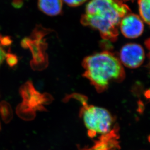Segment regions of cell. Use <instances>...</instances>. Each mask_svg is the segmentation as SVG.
<instances>
[{
	"mask_svg": "<svg viewBox=\"0 0 150 150\" xmlns=\"http://www.w3.org/2000/svg\"><path fill=\"white\" fill-rule=\"evenodd\" d=\"M129 13L130 9L121 0H91L81 23L98 30L103 39L115 41L121 20Z\"/></svg>",
	"mask_w": 150,
	"mask_h": 150,
	"instance_id": "1",
	"label": "cell"
},
{
	"mask_svg": "<svg viewBox=\"0 0 150 150\" xmlns=\"http://www.w3.org/2000/svg\"><path fill=\"white\" fill-rule=\"evenodd\" d=\"M83 76L98 91L108 88L113 81H120L125 77L122 63L111 52L107 51L89 55L83 59Z\"/></svg>",
	"mask_w": 150,
	"mask_h": 150,
	"instance_id": "2",
	"label": "cell"
},
{
	"mask_svg": "<svg viewBox=\"0 0 150 150\" xmlns=\"http://www.w3.org/2000/svg\"><path fill=\"white\" fill-rule=\"evenodd\" d=\"M50 32V30L38 26L32 33L29 38L22 40L21 46L30 49L33 55L31 65L34 70H42L47 67L48 60L45 51L47 44L44 37Z\"/></svg>",
	"mask_w": 150,
	"mask_h": 150,
	"instance_id": "3",
	"label": "cell"
},
{
	"mask_svg": "<svg viewBox=\"0 0 150 150\" xmlns=\"http://www.w3.org/2000/svg\"><path fill=\"white\" fill-rule=\"evenodd\" d=\"M82 116L85 126L92 136L96 133L108 134L110 132L113 119L105 108L85 105Z\"/></svg>",
	"mask_w": 150,
	"mask_h": 150,
	"instance_id": "4",
	"label": "cell"
},
{
	"mask_svg": "<svg viewBox=\"0 0 150 150\" xmlns=\"http://www.w3.org/2000/svg\"><path fill=\"white\" fill-rule=\"evenodd\" d=\"M19 92L23 98V102L21 103V105L34 112L47 111L43 105H49L54 100L50 94H42L38 92L31 81H27L22 85Z\"/></svg>",
	"mask_w": 150,
	"mask_h": 150,
	"instance_id": "5",
	"label": "cell"
},
{
	"mask_svg": "<svg viewBox=\"0 0 150 150\" xmlns=\"http://www.w3.org/2000/svg\"><path fill=\"white\" fill-rule=\"evenodd\" d=\"M145 59V52L142 46L136 43H128L123 46L120 53V60L129 68H138Z\"/></svg>",
	"mask_w": 150,
	"mask_h": 150,
	"instance_id": "6",
	"label": "cell"
},
{
	"mask_svg": "<svg viewBox=\"0 0 150 150\" xmlns=\"http://www.w3.org/2000/svg\"><path fill=\"white\" fill-rule=\"evenodd\" d=\"M144 23L137 15L129 13L123 17L120 21V28L126 38H136L142 35L144 31Z\"/></svg>",
	"mask_w": 150,
	"mask_h": 150,
	"instance_id": "7",
	"label": "cell"
},
{
	"mask_svg": "<svg viewBox=\"0 0 150 150\" xmlns=\"http://www.w3.org/2000/svg\"><path fill=\"white\" fill-rule=\"evenodd\" d=\"M38 8L45 14L55 16L62 11V0H38Z\"/></svg>",
	"mask_w": 150,
	"mask_h": 150,
	"instance_id": "8",
	"label": "cell"
},
{
	"mask_svg": "<svg viewBox=\"0 0 150 150\" xmlns=\"http://www.w3.org/2000/svg\"><path fill=\"white\" fill-rule=\"evenodd\" d=\"M138 4L140 18L150 25V0H139Z\"/></svg>",
	"mask_w": 150,
	"mask_h": 150,
	"instance_id": "9",
	"label": "cell"
},
{
	"mask_svg": "<svg viewBox=\"0 0 150 150\" xmlns=\"http://www.w3.org/2000/svg\"><path fill=\"white\" fill-rule=\"evenodd\" d=\"M0 115L2 120L6 123L10 122L13 119V113L11 106L5 100L0 103Z\"/></svg>",
	"mask_w": 150,
	"mask_h": 150,
	"instance_id": "10",
	"label": "cell"
},
{
	"mask_svg": "<svg viewBox=\"0 0 150 150\" xmlns=\"http://www.w3.org/2000/svg\"><path fill=\"white\" fill-rule=\"evenodd\" d=\"M16 113L19 117L25 120H32L35 117V112L29 110L19 105L16 108Z\"/></svg>",
	"mask_w": 150,
	"mask_h": 150,
	"instance_id": "11",
	"label": "cell"
},
{
	"mask_svg": "<svg viewBox=\"0 0 150 150\" xmlns=\"http://www.w3.org/2000/svg\"><path fill=\"white\" fill-rule=\"evenodd\" d=\"M3 36L0 34V66L3 61L6 58L7 54L9 52H6V49H4L5 46L4 45L2 42V38Z\"/></svg>",
	"mask_w": 150,
	"mask_h": 150,
	"instance_id": "12",
	"label": "cell"
},
{
	"mask_svg": "<svg viewBox=\"0 0 150 150\" xmlns=\"http://www.w3.org/2000/svg\"><path fill=\"white\" fill-rule=\"evenodd\" d=\"M6 59L7 64L10 67H13L16 65L18 62V59L17 56L14 54H11L9 52L7 54Z\"/></svg>",
	"mask_w": 150,
	"mask_h": 150,
	"instance_id": "13",
	"label": "cell"
},
{
	"mask_svg": "<svg viewBox=\"0 0 150 150\" xmlns=\"http://www.w3.org/2000/svg\"><path fill=\"white\" fill-rule=\"evenodd\" d=\"M64 3L71 7H76L86 3L88 0H62Z\"/></svg>",
	"mask_w": 150,
	"mask_h": 150,
	"instance_id": "14",
	"label": "cell"
},
{
	"mask_svg": "<svg viewBox=\"0 0 150 150\" xmlns=\"http://www.w3.org/2000/svg\"><path fill=\"white\" fill-rule=\"evenodd\" d=\"M13 5L14 7H18L22 6L21 0H14Z\"/></svg>",
	"mask_w": 150,
	"mask_h": 150,
	"instance_id": "15",
	"label": "cell"
},
{
	"mask_svg": "<svg viewBox=\"0 0 150 150\" xmlns=\"http://www.w3.org/2000/svg\"><path fill=\"white\" fill-rule=\"evenodd\" d=\"M1 123H0V130H1Z\"/></svg>",
	"mask_w": 150,
	"mask_h": 150,
	"instance_id": "16",
	"label": "cell"
},
{
	"mask_svg": "<svg viewBox=\"0 0 150 150\" xmlns=\"http://www.w3.org/2000/svg\"><path fill=\"white\" fill-rule=\"evenodd\" d=\"M149 140H150V138H149Z\"/></svg>",
	"mask_w": 150,
	"mask_h": 150,
	"instance_id": "17",
	"label": "cell"
}]
</instances>
